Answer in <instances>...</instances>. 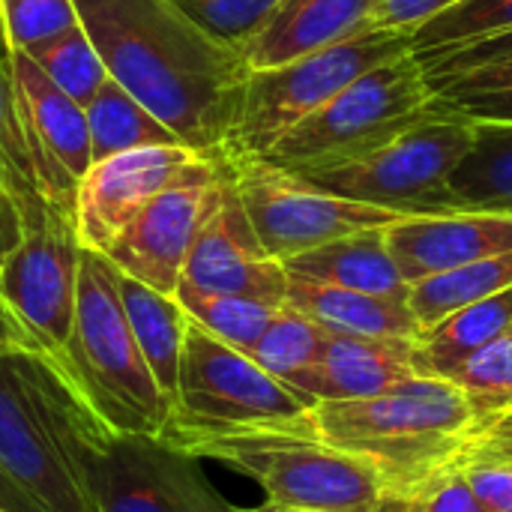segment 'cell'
<instances>
[{"mask_svg":"<svg viewBox=\"0 0 512 512\" xmlns=\"http://www.w3.org/2000/svg\"><path fill=\"white\" fill-rule=\"evenodd\" d=\"M108 75L180 144L216 156L240 117L249 63L204 30L180 0H75Z\"/></svg>","mask_w":512,"mask_h":512,"instance_id":"cell-1","label":"cell"},{"mask_svg":"<svg viewBox=\"0 0 512 512\" xmlns=\"http://www.w3.org/2000/svg\"><path fill=\"white\" fill-rule=\"evenodd\" d=\"M111 432L30 348L0 351V480L36 512H96L90 465Z\"/></svg>","mask_w":512,"mask_h":512,"instance_id":"cell-2","label":"cell"},{"mask_svg":"<svg viewBox=\"0 0 512 512\" xmlns=\"http://www.w3.org/2000/svg\"><path fill=\"white\" fill-rule=\"evenodd\" d=\"M312 420L327 444L369 462L384 489L453 462L480 435L465 393L426 375H411L369 399L321 402Z\"/></svg>","mask_w":512,"mask_h":512,"instance_id":"cell-3","label":"cell"},{"mask_svg":"<svg viewBox=\"0 0 512 512\" xmlns=\"http://www.w3.org/2000/svg\"><path fill=\"white\" fill-rule=\"evenodd\" d=\"M57 369L111 435L162 438L171 402L135 342L117 267L93 249H81L75 324Z\"/></svg>","mask_w":512,"mask_h":512,"instance_id":"cell-4","label":"cell"},{"mask_svg":"<svg viewBox=\"0 0 512 512\" xmlns=\"http://www.w3.org/2000/svg\"><path fill=\"white\" fill-rule=\"evenodd\" d=\"M162 441L249 477L276 510L369 512L384 492L369 462L327 444L318 432L168 426Z\"/></svg>","mask_w":512,"mask_h":512,"instance_id":"cell-5","label":"cell"},{"mask_svg":"<svg viewBox=\"0 0 512 512\" xmlns=\"http://www.w3.org/2000/svg\"><path fill=\"white\" fill-rule=\"evenodd\" d=\"M435 105V87L414 51H405L351 81L339 96L285 132L267 153L270 162L315 174L357 162L390 144Z\"/></svg>","mask_w":512,"mask_h":512,"instance_id":"cell-6","label":"cell"},{"mask_svg":"<svg viewBox=\"0 0 512 512\" xmlns=\"http://www.w3.org/2000/svg\"><path fill=\"white\" fill-rule=\"evenodd\" d=\"M405 51H414L411 36L372 27L291 63L249 72L240 117L216 156H267L285 132L339 96L351 81Z\"/></svg>","mask_w":512,"mask_h":512,"instance_id":"cell-7","label":"cell"},{"mask_svg":"<svg viewBox=\"0 0 512 512\" xmlns=\"http://www.w3.org/2000/svg\"><path fill=\"white\" fill-rule=\"evenodd\" d=\"M471 144L474 123L435 102L423 120L375 153L303 177L342 198L396 210L402 216L450 213V177Z\"/></svg>","mask_w":512,"mask_h":512,"instance_id":"cell-8","label":"cell"},{"mask_svg":"<svg viewBox=\"0 0 512 512\" xmlns=\"http://www.w3.org/2000/svg\"><path fill=\"white\" fill-rule=\"evenodd\" d=\"M312 411V405L264 372L249 354L189 321L168 426L315 432Z\"/></svg>","mask_w":512,"mask_h":512,"instance_id":"cell-9","label":"cell"},{"mask_svg":"<svg viewBox=\"0 0 512 512\" xmlns=\"http://www.w3.org/2000/svg\"><path fill=\"white\" fill-rule=\"evenodd\" d=\"M219 159L231 174L258 240L282 264L339 237L369 228H390L393 222L405 219L396 210L327 192L303 174L270 162L267 156Z\"/></svg>","mask_w":512,"mask_h":512,"instance_id":"cell-10","label":"cell"},{"mask_svg":"<svg viewBox=\"0 0 512 512\" xmlns=\"http://www.w3.org/2000/svg\"><path fill=\"white\" fill-rule=\"evenodd\" d=\"M81 243L66 216L24 228L18 246L0 261V300L21 327L30 351L60 366L75 324Z\"/></svg>","mask_w":512,"mask_h":512,"instance_id":"cell-11","label":"cell"},{"mask_svg":"<svg viewBox=\"0 0 512 512\" xmlns=\"http://www.w3.org/2000/svg\"><path fill=\"white\" fill-rule=\"evenodd\" d=\"M225 186L219 156L195 159L165 192H159L111 243L105 258L123 273L162 294H177L186 258L213 216Z\"/></svg>","mask_w":512,"mask_h":512,"instance_id":"cell-12","label":"cell"},{"mask_svg":"<svg viewBox=\"0 0 512 512\" xmlns=\"http://www.w3.org/2000/svg\"><path fill=\"white\" fill-rule=\"evenodd\" d=\"M90 498L96 512H234L201 471L162 438L108 435L90 465Z\"/></svg>","mask_w":512,"mask_h":512,"instance_id":"cell-13","label":"cell"},{"mask_svg":"<svg viewBox=\"0 0 512 512\" xmlns=\"http://www.w3.org/2000/svg\"><path fill=\"white\" fill-rule=\"evenodd\" d=\"M9 72L42 198L51 210L72 219L78 183L93 165L84 105L63 93L27 51H9Z\"/></svg>","mask_w":512,"mask_h":512,"instance_id":"cell-14","label":"cell"},{"mask_svg":"<svg viewBox=\"0 0 512 512\" xmlns=\"http://www.w3.org/2000/svg\"><path fill=\"white\" fill-rule=\"evenodd\" d=\"M195 159L186 144H147L93 162L75 192V237L84 249L105 255L120 231L165 192Z\"/></svg>","mask_w":512,"mask_h":512,"instance_id":"cell-15","label":"cell"},{"mask_svg":"<svg viewBox=\"0 0 512 512\" xmlns=\"http://www.w3.org/2000/svg\"><path fill=\"white\" fill-rule=\"evenodd\" d=\"M180 282L210 294H234V297H252L273 306H285L288 270L258 240L246 216V207L231 183L228 168H225L222 198L213 216L204 222L186 258Z\"/></svg>","mask_w":512,"mask_h":512,"instance_id":"cell-16","label":"cell"},{"mask_svg":"<svg viewBox=\"0 0 512 512\" xmlns=\"http://www.w3.org/2000/svg\"><path fill=\"white\" fill-rule=\"evenodd\" d=\"M408 285L512 252V210H450L405 216L387 228Z\"/></svg>","mask_w":512,"mask_h":512,"instance_id":"cell-17","label":"cell"},{"mask_svg":"<svg viewBox=\"0 0 512 512\" xmlns=\"http://www.w3.org/2000/svg\"><path fill=\"white\" fill-rule=\"evenodd\" d=\"M378 0H285L243 48L249 69H273L375 27Z\"/></svg>","mask_w":512,"mask_h":512,"instance_id":"cell-18","label":"cell"},{"mask_svg":"<svg viewBox=\"0 0 512 512\" xmlns=\"http://www.w3.org/2000/svg\"><path fill=\"white\" fill-rule=\"evenodd\" d=\"M417 339H366V336H327L321 363L303 384V402L312 408L321 402L369 399L393 384L417 375L414 366Z\"/></svg>","mask_w":512,"mask_h":512,"instance_id":"cell-19","label":"cell"},{"mask_svg":"<svg viewBox=\"0 0 512 512\" xmlns=\"http://www.w3.org/2000/svg\"><path fill=\"white\" fill-rule=\"evenodd\" d=\"M288 276L309 279L333 288L408 300L411 285L405 282L390 243L387 228H369L348 237H339L333 243H324L318 249H309L291 261H285Z\"/></svg>","mask_w":512,"mask_h":512,"instance_id":"cell-20","label":"cell"},{"mask_svg":"<svg viewBox=\"0 0 512 512\" xmlns=\"http://www.w3.org/2000/svg\"><path fill=\"white\" fill-rule=\"evenodd\" d=\"M288 306L309 315L327 333L366 339H417L423 333L408 300L333 288L288 276Z\"/></svg>","mask_w":512,"mask_h":512,"instance_id":"cell-21","label":"cell"},{"mask_svg":"<svg viewBox=\"0 0 512 512\" xmlns=\"http://www.w3.org/2000/svg\"><path fill=\"white\" fill-rule=\"evenodd\" d=\"M117 282H120V297H123V309L135 333V342L174 411L189 315L174 294H162L132 276H123L120 270H117Z\"/></svg>","mask_w":512,"mask_h":512,"instance_id":"cell-22","label":"cell"},{"mask_svg":"<svg viewBox=\"0 0 512 512\" xmlns=\"http://www.w3.org/2000/svg\"><path fill=\"white\" fill-rule=\"evenodd\" d=\"M507 333H512V288L426 327L414 342L417 375L450 381L468 357Z\"/></svg>","mask_w":512,"mask_h":512,"instance_id":"cell-23","label":"cell"},{"mask_svg":"<svg viewBox=\"0 0 512 512\" xmlns=\"http://www.w3.org/2000/svg\"><path fill=\"white\" fill-rule=\"evenodd\" d=\"M453 210H512V123H474V144L450 177Z\"/></svg>","mask_w":512,"mask_h":512,"instance_id":"cell-24","label":"cell"},{"mask_svg":"<svg viewBox=\"0 0 512 512\" xmlns=\"http://www.w3.org/2000/svg\"><path fill=\"white\" fill-rule=\"evenodd\" d=\"M84 117L90 129L93 162L147 144H177V135L114 78H108L84 105Z\"/></svg>","mask_w":512,"mask_h":512,"instance_id":"cell-25","label":"cell"},{"mask_svg":"<svg viewBox=\"0 0 512 512\" xmlns=\"http://www.w3.org/2000/svg\"><path fill=\"white\" fill-rule=\"evenodd\" d=\"M0 183L21 216V228H30L48 216H60L42 198L36 162H33V153L21 126V114H18L9 54L3 51H0Z\"/></svg>","mask_w":512,"mask_h":512,"instance_id":"cell-26","label":"cell"},{"mask_svg":"<svg viewBox=\"0 0 512 512\" xmlns=\"http://www.w3.org/2000/svg\"><path fill=\"white\" fill-rule=\"evenodd\" d=\"M512 288V252L495 255V258H483L429 279H420L411 285V309L420 321V327H432L441 318L489 300L495 294H504Z\"/></svg>","mask_w":512,"mask_h":512,"instance_id":"cell-27","label":"cell"},{"mask_svg":"<svg viewBox=\"0 0 512 512\" xmlns=\"http://www.w3.org/2000/svg\"><path fill=\"white\" fill-rule=\"evenodd\" d=\"M327 336L330 333L321 324L285 303L258 339V345L249 351V357L279 384H285L294 396L303 399V384L321 363Z\"/></svg>","mask_w":512,"mask_h":512,"instance_id":"cell-28","label":"cell"},{"mask_svg":"<svg viewBox=\"0 0 512 512\" xmlns=\"http://www.w3.org/2000/svg\"><path fill=\"white\" fill-rule=\"evenodd\" d=\"M174 297L186 309L189 321H195L201 330H207L210 336H216L219 342H225L243 354H249L258 345V339L264 336V330L282 309V306L252 300V297L198 291L186 282L177 285Z\"/></svg>","mask_w":512,"mask_h":512,"instance_id":"cell-29","label":"cell"},{"mask_svg":"<svg viewBox=\"0 0 512 512\" xmlns=\"http://www.w3.org/2000/svg\"><path fill=\"white\" fill-rule=\"evenodd\" d=\"M432 87L441 108L462 114L471 123H512V57L453 75H435Z\"/></svg>","mask_w":512,"mask_h":512,"instance_id":"cell-30","label":"cell"},{"mask_svg":"<svg viewBox=\"0 0 512 512\" xmlns=\"http://www.w3.org/2000/svg\"><path fill=\"white\" fill-rule=\"evenodd\" d=\"M512 33V0H462L411 36L414 54L426 63L441 54Z\"/></svg>","mask_w":512,"mask_h":512,"instance_id":"cell-31","label":"cell"},{"mask_svg":"<svg viewBox=\"0 0 512 512\" xmlns=\"http://www.w3.org/2000/svg\"><path fill=\"white\" fill-rule=\"evenodd\" d=\"M27 54L36 60V66L63 93H69L81 105H87L99 93V87L111 78L99 48L93 45V39H90V33L84 30L81 21L75 27L63 30L60 36L39 42Z\"/></svg>","mask_w":512,"mask_h":512,"instance_id":"cell-32","label":"cell"},{"mask_svg":"<svg viewBox=\"0 0 512 512\" xmlns=\"http://www.w3.org/2000/svg\"><path fill=\"white\" fill-rule=\"evenodd\" d=\"M450 384H456L477 423L480 432L498 420L512 417V333L489 342L474 357H468L453 375Z\"/></svg>","mask_w":512,"mask_h":512,"instance_id":"cell-33","label":"cell"},{"mask_svg":"<svg viewBox=\"0 0 512 512\" xmlns=\"http://www.w3.org/2000/svg\"><path fill=\"white\" fill-rule=\"evenodd\" d=\"M369 512H483L456 459L402 486H387Z\"/></svg>","mask_w":512,"mask_h":512,"instance_id":"cell-34","label":"cell"},{"mask_svg":"<svg viewBox=\"0 0 512 512\" xmlns=\"http://www.w3.org/2000/svg\"><path fill=\"white\" fill-rule=\"evenodd\" d=\"M78 21L75 0H0V33L6 51H30Z\"/></svg>","mask_w":512,"mask_h":512,"instance_id":"cell-35","label":"cell"},{"mask_svg":"<svg viewBox=\"0 0 512 512\" xmlns=\"http://www.w3.org/2000/svg\"><path fill=\"white\" fill-rule=\"evenodd\" d=\"M285 0H180V6L216 39L246 48Z\"/></svg>","mask_w":512,"mask_h":512,"instance_id":"cell-36","label":"cell"},{"mask_svg":"<svg viewBox=\"0 0 512 512\" xmlns=\"http://www.w3.org/2000/svg\"><path fill=\"white\" fill-rule=\"evenodd\" d=\"M456 468L465 477L471 495L483 512H512V468L474 450L471 444L456 456Z\"/></svg>","mask_w":512,"mask_h":512,"instance_id":"cell-37","label":"cell"},{"mask_svg":"<svg viewBox=\"0 0 512 512\" xmlns=\"http://www.w3.org/2000/svg\"><path fill=\"white\" fill-rule=\"evenodd\" d=\"M462 0H378L375 6V27L414 36L420 27L435 21L438 15L450 12Z\"/></svg>","mask_w":512,"mask_h":512,"instance_id":"cell-38","label":"cell"},{"mask_svg":"<svg viewBox=\"0 0 512 512\" xmlns=\"http://www.w3.org/2000/svg\"><path fill=\"white\" fill-rule=\"evenodd\" d=\"M510 57L512 33H504V36H495V39H486V42H477V45L441 54L435 60H426L423 66L435 78V75H453V72H465V69H474V66H483V63H495V60H510Z\"/></svg>","mask_w":512,"mask_h":512,"instance_id":"cell-39","label":"cell"},{"mask_svg":"<svg viewBox=\"0 0 512 512\" xmlns=\"http://www.w3.org/2000/svg\"><path fill=\"white\" fill-rule=\"evenodd\" d=\"M471 447L512 468V417L486 426V429L471 441Z\"/></svg>","mask_w":512,"mask_h":512,"instance_id":"cell-40","label":"cell"},{"mask_svg":"<svg viewBox=\"0 0 512 512\" xmlns=\"http://www.w3.org/2000/svg\"><path fill=\"white\" fill-rule=\"evenodd\" d=\"M24 228H21V216L12 204V198L6 195L3 183H0V261L18 246Z\"/></svg>","mask_w":512,"mask_h":512,"instance_id":"cell-41","label":"cell"},{"mask_svg":"<svg viewBox=\"0 0 512 512\" xmlns=\"http://www.w3.org/2000/svg\"><path fill=\"white\" fill-rule=\"evenodd\" d=\"M18 348H30L21 327L15 324V318L9 315V309L0 300V351H18Z\"/></svg>","mask_w":512,"mask_h":512,"instance_id":"cell-42","label":"cell"},{"mask_svg":"<svg viewBox=\"0 0 512 512\" xmlns=\"http://www.w3.org/2000/svg\"><path fill=\"white\" fill-rule=\"evenodd\" d=\"M0 510L3 512H36L6 480H0Z\"/></svg>","mask_w":512,"mask_h":512,"instance_id":"cell-43","label":"cell"},{"mask_svg":"<svg viewBox=\"0 0 512 512\" xmlns=\"http://www.w3.org/2000/svg\"><path fill=\"white\" fill-rule=\"evenodd\" d=\"M264 512H321V510H276V507H267V504H264Z\"/></svg>","mask_w":512,"mask_h":512,"instance_id":"cell-44","label":"cell"},{"mask_svg":"<svg viewBox=\"0 0 512 512\" xmlns=\"http://www.w3.org/2000/svg\"><path fill=\"white\" fill-rule=\"evenodd\" d=\"M234 512H264V507H255V510H240V507H237Z\"/></svg>","mask_w":512,"mask_h":512,"instance_id":"cell-45","label":"cell"},{"mask_svg":"<svg viewBox=\"0 0 512 512\" xmlns=\"http://www.w3.org/2000/svg\"><path fill=\"white\" fill-rule=\"evenodd\" d=\"M0 51H3V54H9V51H6V45H3V33H0Z\"/></svg>","mask_w":512,"mask_h":512,"instance_id":"cell-46","label":"cell"},{"mask_svg":"<svg viewBox=\"0 0 512 512\" xmlns=\"http://www.w3.org/2000/svg\"><path fill=\"white\" fill-rule=\"evenodd\" d=\"M0 512H3V510H0Z\"/></svg>","mask_w":512,"mask_h":512,"instance_id":"cell-47","label":"cell"}]
</instances>
